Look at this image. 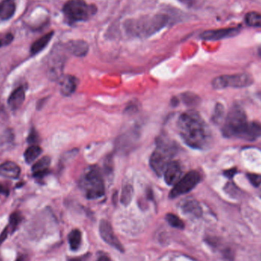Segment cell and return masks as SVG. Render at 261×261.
Listing matches in <instances>:
<instances>
[{
    "label": "cell",
    "instance_id": "e0dca14e",
    "mask_svg": "<svg viewBox=\"0 0 261 261\" xmlns=\"http://www.w3.org/2000/svg\"><path fill=\"white\" fill-rule=\"evenodd\" d=\"M16 0H2L0 2V20L8 21L15 15Z\"/></svg>",
    "mask_w": 261,
    "mask_h": 261
},
{
    "label": "cell",
    "instance_id": "8d00e7d4",
    "mask_svg": "<svg viewBox=\"0 0 261 261\" xmlns=\"http://www.w3.org/2000/svg\"><path fill=\"white\" fill-rule=\"evenodd\" d=\"M97 261H111V260H110V258L108 256L103 255L100 256Z\"/></svg>",
    "mask_w": 261,
    "mask_h": 261
},
{
    "label": "cell",
    "instance_id": "ab89813d",
    "mask_svg": "<svg viewBox=\"0 0 261 261\" xmlns=\"http://www.w3.org/2000/svg\"><path fill=\"white\" fill-rule=\"evenodd\" d=\"M259 196H260V197L261 198V189L260 192H259Z\"/></svg>",
    "mask_w": 261,
    "mask_h": 261
},
{
    "label": "cell",
    "instance_id": "ba28073f",
    "mask_svg": "<svg viewBox=\"0 0 261 261\" xmlns=\"http://www.w3.org/2000/svg\"><path fill=\"white\" fill-rule=\"evenodd\" d=\"M201 181V175L196 170H191L186 173L182 178L175 184L170 191L169 196L170 199H175L178 196L187 194L195 188Z\"/></svg>",
    "mask_w": 261,
    "mask_h": 261
},
{
    "label": "cell",
    "instance_id": "cb8c5ba5",
    "mask_svg": "<svg viewBox=\"0 0 261 261\" xmlns=\"http://www.w3.org/2000/svg\"><path fill=\"white\" fill-rule=\"evenodd\" d=\"M134 196V188L132 184H125L122 187V194H121V203L127 206L132 202Z\"/></svg>",
    "mask_w": 261,
    "mask_h": 261
},
{
    "label": "cell",
    "instance_id": "5bb4252c",
    "mask_svg": "<svg viewBox=\"0 0 261 261\" xmlns=\"http://www.w3.org/2000/svg\"><path fill=\"white\" fill-rule=\"evenodd\" d=\"M25 99V89L23 86L17 87L12 91L8 99V105L12 111H16L21 108Z\"/></svg>",
    "mask_w": 261,
    "mask_h": 261
},
{
    "label": "cell",
    "instance_id": "83f0119b",
    "mask_svg": "<svg viewBox=\"0 0 261 261\" xmlns=\"http://www.w3.org/2000/svg\"><path fill=\"white\" fill-rule=\"evenodd\" d=\"M224 107L222 104L218 103L215 109L214 114L213 116V121L215 123H220L224 116Z\"/></svg>",
    "mask_w": 261,
    "mask_h": 261
},
{
    "label": "cell",
    "instance_id": "f1b7e54d",
    "mask_svg": "<svg viewBox=\"0 0 261 261\" xmlns=\"http://www.w3.org/2000/svg\"><path fill=\"white\" fill-rule=\"evenodd\" d=\"M13 39L14 36L12 33H6L3 35H0V48L9 45L13 41Z\"/></svg>",
    "mask_w": 261,
    "mask_h": 261
},
{
    "label": "cell",
    "instance_id": "74e56055",
    "mask_svg": "<svg viewBox=\"0 0 261 261\" xmlns=\"http://www.w3.org/2000/svg\"><path fill=\"white\" fill-rule=\"evenodd\" d=\"M69 261H82L81 260H80V259L78 258H73V259H70Z\"/></svg>",
    "mask_w": 261,
    "mask_h": 261
},
{
    "label": "cell",
    "instance_id": "7c38bea8",
    "mask_svg": "<svg viewBox=\"0 0 261 261\" xmlns=\"http://www.w3.org/2000/svg\"><path fill=\"white\" fill-rule=\"evenodd\" d=\"M182 170L180 164L176 161H171L166 167L164 172V179L169 186H174L179 181Z\"/></svg>",
    "mask_w": 261,
    "mask_h": 261
},
{
    "label": "cell",
    "instance_id": "9a60e30c",
    "mask_svg": "<svg viewBox=\"0 0 261 261\" xmlns=\"http://www.w3.org/2000/svg\"><path fill=\"white\" fill-rule=\"evenodd\" d=\"M21 173V168L13 161H6L0 164V176L8 179H18Z\"/></svg>",
    "mask_w": 261,
    "mask_h": 261
},
{
    "label": "cell",
    "instance_id": "d6a6232c",
    "mask_svg": "<svg viewBox=\"0 0 261 261\" xmlns=\"http://www.w3.org/2000/svg\"><path fill=\"white\" fill-rule=\"evenodd\" d=\"M9 234V227H6V228L3 229V231H2L1 234H0V247H1L2 244L6 241V239H7L8 236ZM1 261V260H0Z\"/></svg>",
    "mask_w": 261,
    "mask_h": 261
},
{
    "label": "cell",
    "instance_id": "ac0fdd59",
    "mask_svg": "<svg viewBox=\"0 0 261 261\" xmlns=\"http://www.w3.org/2000/svg\"><path fill=\"white\" fill-rule=\"evenodd\" d=\"M180 208L185 214L191 215L194 217L199 218L202 216V210L197 201L193 199H187L182 200L180 203Z\"/></svg>",
    "mask_w": 261,
    "mask_h": 261
},
{
    "label": "cell",
    "instance_id": "f35d334b",
    "mask_svg": "<svg viewBox=\"0 0 261 261\" xmlns=\"http://www.w3.org/2000/svg\"><path fill=\"white\" fill-rule=\"evenodd\" d=\"M258 53H259V55H260V56L261 57V46L260 47H259Z\"/></svg>",
    "mask_w": 261,
    "mask_h": 261
},
{
    "label": "cell",
    "instance_id": "e575fe53",
    "mask_svg": "<svg viewBox=\"0 0 261 261\" xmlns=\"http://www.w3.org/2000/svg\"><path fill=\"white\" fill-rule=\"evenodd\" d=\"M0 194L4 195V196H9V188L5 184H0Z\"/></svg>",
    "mask_w": 261,
    "mask_h": 261
},
{
    "label": "cell",
    "instance_id": "8992f818",
    "mask_svg": "<svg viewBox=\"0 0 261 261\" xmlns=\"http://www.w3.org/2000/svg\"><path fill=\"white\" fill-rule=\"evenodd\" d=\"M96 12L97 7L84 0H69L63 6V13L69 24L88 21Z\"/></svg>",
    "mask_w": 261,
    "mask_h": 261
},
{
    "label": "cell",
    "instance_id": "277c9868",
    "mask_svg": "<svg viewBox=\"0 0 261 261\" xmlns=\"http://www.w3.org/2000/svg\"><path fill=\"white\" fill-rule=\"evenodd\" d=\"M79 186L87 199H99L105 195V182L97 166L86 169L80 179Z\"/></svg>",
    "mask_w": 261,
    "mask_h": 261
},
{
    "label": "cell",
    "instance_id": "836d02e7",
    "mask_svg": "<svg viewBox=\"0 0 261 261\" xmlns=\"http://www.w3.org/2000/svg\"><path fill=\"white\" fill-rule=\"evenodd\" d=\"M236 173H237V169L236 168L229 169V170H225V171L224 172V175L227 176V177L230 178V179L232 178Z\"/></svg>",
    "mask_w": 261,
    "mask_h": 261
},
{
    "label": "cell",
    "instance_id": "1f68e13d",
    "mask_svg": "<svg viewBox=\"0 0 261 261\" xmlns=\"http://www.w3.org/2000/svg\"><path fill=\"white\" fill-rule=\"evenodd\" d=\"M28 142L29 144H32V145H34V144H37V143L38 142V140H39V136H38V133H37L36 130L32 128L31 130L30 133H29V137H28Z\"/></svg>",
    "mask_w": 261,
    "mask_h": 261
},
{
    "label": "cell",
    "instance_id": "ffe728a7",
    "mask_svg": "<svg viewBox=\"0 0 261 261\" xmlns=\"http://www.w3.org/2000/svg\"><path fill=\"white\" fill-rule=\"evenodd\" d=\"M54 34H55L54 32H48V33L45 34V35L36 40L31 46V55H36L39 54L40 52L42 51L53 38Z\"/></svg>",
    "mask_w": 261,
    "mask_h": 261
},
{
    "label": "cell",
    "instance_id": "f546056e",
    "mask_svg": "<svg viewBox=\"0 0 261 261\" xmlns=\"http://www.w3.org/2000/svg\"><path fill=\"white\" fill-rule=\"evenodd\" d=\"M182 99L184 103L187 105H193L195 102H197L198 97L193 93H184L182 95Z\"/></svg>",
    "mask_w": 261,
    "mask_h": 261
},
{
    "label": "cell",
    "instance_id": "603a6c76",
    "mask_svg": "<svg viewBox=\"0 0 261 261\" xmlns=\"http://www.w3.org/2000/svg\"><path fill=\"white\" fill-rule=\"evenodd\" d=\"M69 244L72 251L79 249L82 241V234L79 229H73L68 236Z\"/></svg>",
    "mask_w": 261,
    "mask_h": 261
},
{
    "label": "cell",
    "instance_id": "484cf974",
    "mask_svg": "<svg viewBox=\"0 0 261 261\" xmlns=\"http://www.w3.org/2000/svg\"><path fill=\"white\" fill-rule=\"evenodd\" d=\"M22 219V216H21L19 212H15V213L11 214L10 217H9V222L8 227H9V231L12 234L15 232V230L18 228V225H20Z\"/></svg>",
    "mask_w": 261,
    "mask_h": 261
},
{
    "label": "cell",
    "instance_id": "3957f363",
    "mask_svg": "<svg viewBox=\"0 0 261 261\" xmlns=\"http://www.w3.org/2000/svg\"><path fill=\"white\" fill-rule=\"evenodd\" d=\"M177 152V146L168 138H160L156 147L150 158V167L158 176L164 174L167 164Z\"/></svg>",
    "mask_w": 261,
    "mask_h": 261
},
{
    "label": "cell",
    "instance_id": "4fadbf2b",
    "mask_svg": "<svg viewBox=\"0 0 261 261\" xmlns=\"http://www.w3.org/2000/svg\"><path fill=\"white\" fill-rule=\"evenodd\" d=\"M50 164V158L48 156H43L37 161L32 167V174L36 179H43L49 174V167Z\"/></svg>",
    "mask_w": 261,
    "mask_h": 261
},
{
    "label": "cell",
    "instance_id": "7402d4cb",
    "mask_svg": "<svg viewBox=\"0 0 261 261\" xmlns=\"http://www.w3.org/2000/svg\"><path fill=\"white\" fill-rule=\"evenodd\" d=\"M42 153V149L38 144L31 145L26 149L24 153V161L27 164H30L33 163L39 155Z\"/></svg>",
    "mask_w": 261,
    "mask_h": 261
},
{
    "label": "cell",
    "instance_id": "6da1fadb",
    "mask_svg": "<svg viewBox=\"0 0 261 261\" xmlns=\"http://www.w3.org/2000/svg\"><path fill=\"white\" fill-rule=\"evenodd\" d=\"M177 128L181 138L189 147L205 150L211 145V130L197 112L189 110L182 113L178 119Z\"/></svg>",
    "mask_w": 261,
    "mask_h": 261
},
{
    "label": "cell",
    "instance_id": "d4e9b609",
    "mask_svg": "<svg viewBox=\"0 0 261 261\" xmlns=\"http://www.w3.org/2000/svg\"><path fill=\"white\" fill-rule=\"evenodd\" d=\"M245 22L251 27H261V14L257 12H250L245 15Z\"/></svg>",
    "mask_w": 261,
    "mask_h": 261
},
{
    "label": "cell",
    "instance_id": "2e32d148",
    "mask_svg": "<svg viewBox=\"0 0 261 261\" xmlns=\"http://www.w3.org/2000/svg\"><path fill=\"white\" fill-rule=\"evenodd\" d=\"M60 90L64 96H70L76 91L78 85V80L76 76L67 75L61 78Z\"/></svg>",
    "mask_w": 261,
    "mask_h": 261
},
{
    "label": "cell",
    "instance_id": "44dd1931",
    "mask_svg": "<svg viewBox=\"0 0 261 261\" xmlns=\"http://www.w3.org/2000/svg\"><path fill=\"white\" fill-rule=\"evenodd\" d=\"M138 138L136 132H130L129 133L124 134L123 136H121L118 140L117 147L119 150H127L126 148H130L137 141Z\"/></svg>",
    "mask_w": 261,
    "mask_h": 261
},
{
    "label": "cell",
    "instance_id": "4dcf8cb0",
    "mask_svg": "<svg viewBox=\"0 0 261 261\" xmlns=\"http://www.w3.org/2000/svg\"><path fill=\"white\" fill-rule=\"evenodd\" d=\"M248 179L250 182L254 187H259L261 184V175L256 174V173H248Z\"/></svg>",
    "mask_w": 261,
    "mask_h": 261
},
{
    "label": "cell",
    "instance_id": "30bf717a",
    "mask_svg": "<svg viewBox=\"0 0 261 261\" xmlns=\"http://www.w3.org/2000/svg\"><path fill=\"white\" fill-rule=\"evenodd\" d=\"M241 32V27L227 28V29L208 30L202 32L200 38L206 41H217L224 38H231L239 35Z\"/></svg>",
    "mask_w": 261,
    "mask_h": 261
},
{
    "label": "cell",
    "instance_id": "d6986e66",
    "mask_svg": "<svg viewBox=\"0 0 261 261\" xmlns=\"http://www.w3.org/2000/svg\"><path fill=\"white\" fill-rule=\"evenodd\" d=\"M68 51L76 57H84L88 53L89 46L87 43L81 40L71 41L67 44Z\"/></svg>",
    "mask_w": 261,
    "mask_h": 261
},
{
    "label": "cell",
    "instance_id": "52a82bcc",
    "mask_svg": "<svg viewBox=\"0 0 261 261\" xmlns=\"http://www.w3.org/2000/svg\"><path fill=\"white\" fill-rule=\"evenodd\" d=\"M254 84V79L248 73H236L232 75H223L213 80L212 86L216 90L228 88H245Z\"/></svg>",
    "mask_w": 261,
    "mask_h": 261
},
{
    "label": "cell",
    "instance_id": "8fae6325",
    "mask_svg": "<svg viewBox=\"0 0 261 261\" xmlns=\"http://www.w3.org/2000/svg\"><path fill=\"white\" fill-rule=\"evenodd\" d=\"M64 62L65 60L62 55L58 53L54 54L49 61L47 67V76L50 81H56L62 78Z\"/></svg>",
    "mask_w": 261,
    "mask_h": 261
},
{
    "label": "cell",
    "instance_id": "d590c367",
    "mask_svg": "<svg viewBox=\"0 0 261 261\" xmlns=\"http://www.w3.org/2000/svg\"><path fill=\"white\" fill-rule=\"evenodd\" d=\"M29 258L25 254H19L15 261H29Z\"/></svg>",
    "mask_w": 261,
    "mask_h": 261
},
{
    "label": "cell",
    "instance_id": "7a4b0ae2",
    "mask_svg": "<svg viewBox=\"0 0 261 261\" xmlns=\"http://www.w3.org/2000/svg\"><path fill=\"white\" fill-rule=\"evenodd\" d=\"M169 18L165 14L143 15L129 18L124 22V28L128 35L136 38H148L164 29Z\"/></svg>",
    "mask_w": 261,
    "mask_h": 261
},
{
    "label": "cell",
    "instance_id": "5b68a950",
    "mask_svg": "<svg viewBox=\"0 0 261 261\" xmlns=\"http://www.w3.org/2000/svg\"><path fill=\"white\" fill-rule=\"evenodd\" d=\"M249 122L246 113L240 106H233L228 112L225 123L222 128V135L225 138H237L242 139Z\"/></svg>",
    "mask_w": 261,
    "mask_h": 261
},
{
    "label": "cell",
    "instance_id": "4316f807",
    "mask_svg": "<svg viewBox=\"0 0 261 261\" xmlns=\"http://www.w3.org/2000/svg\"><path fill=\"white\" fill-rule=\"evenodd\" d=\"M166 220L168 222L169 225H171L173 228H179V229H184L185 225L184 222L179 219L176 215L168 213L166 216Z\"/></svg>",
    "mask_w": 261,
    "mask_h": 261
},
{
    "label": "cell",
    "instance_id": "9c48e42d",
    "mask_svg": "<svg viewBox=\"0 0 261 261\" xmlns=\"http://www.w3.org/2000/svg\"><path fill=\"white\" fill-rule=\"evenodd\" d=\"M99 234L106 243L116 248L118 251L123 252L124 247L120 241L117 239L111 224L105 219H102L99 223Z\"/></svg>",
    "mask_w": 261,
    "mask_h": 261
}]
</instances>
